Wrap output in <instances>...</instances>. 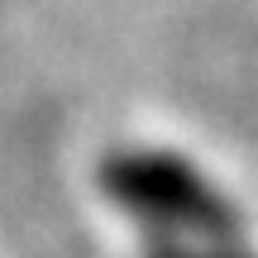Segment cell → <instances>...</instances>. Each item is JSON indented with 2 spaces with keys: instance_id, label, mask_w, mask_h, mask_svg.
I'll list each match as a JSON object with an SVG mask.
<instances>
[{
  "instance_id": "1",
  "label": "cell",
  "mask_w": 258,
  "mask_h": 258,
  "mask_svg": "<svg viewBox=\"0 0 258 258\" xmlns=\"http://www.w3.org/2000/svg\"><path fill=\"white\" fill-rule=\"evenodd\" d=\"M101 191L134 220L167 230L172 239H220L234 244L244 220L225 191H215L196 163L158 148H124L101 163Z\"/></svg>"
},
{
  "instance_id": "2",
  "label": "cell",
  "mask_w": 258,
  "mask_h": 258,
  "mask_svg": "<svg viewBox=\"0 0 258 258\" xmlns=\"http://www.w3.org/2000/svg\"><path fill=\"white\" fill-rule=\"evenodd\" d=\"M148 258H258V253H244L239 244L220 239H163L148 249Z\"/></svg>"
}]
</instances>
